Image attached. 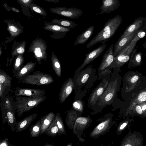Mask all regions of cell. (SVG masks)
I'll return each instance as SVG.
<instances>
[{
    "instance_id": "obj_1",
    "label": "cell",
    "mask_w": 146,
    "mask_h": 146,
    "mask_svg": "<svg viewBox=\"0 0 146 146\" xmlns=\"http://www.w3.org/2000/svg\"><path fill=\"white\" fill-rule=\"evenodd\" d=\"M122 21L121 17L118 15L107 21L103 28L86 44V47L90 48L99 42L106 43L113 36Z\"/></svg>"
},
{
    "instance_id": "obj_2",
    "label": "cell",
    "mask_w": 146,
    "mask_h": 146,
    "mask_svg": "<svg viewBox=\"0 0 146 146\" xmlns=\"http://www.w3.org/2000/svg\"><path fill=\"white\" fill-rule=\"evenodd\" d=\"M46 99V97L45 96L37 97L16 96V112L18 116L21 117L24 113L37 106Z\"/></svg>"
},
{
    "instance_id": "obj_3",
    "label": "cell",
    "mask_w": 146,
    "mask_h": 146,
    "mask_svg": "<svg viewBox=\"0 0 146 146\" xmlns=\"http://www.w3.org/2000/svg\"><path fill=\"white\" fill-rule=\"evenodd\" d=\"M113 44H112L104 53L100 64L97 68L98 80L104 78L109 79L111 72V66L115 58Z\"/></svg>"
},
{
    "instance_id": "obj_4",
    "label": "cell",
    "mask_w": 146,
    "mask_h": 146,
    "mask_svg": "<svg viewBox=\"0 0 146 146\" xmlns=\"http://www.w3.org/2000/svg\"><path fill=\"white\" fill-rule=\"evenodd\" d=\"M137 42L133 40L130 44L115 56L111 66L113 72L119 73L121 71V68L129 61L132 52L134 49Z\"/></svg>"
},
{
    "instance_id": "obj_5",
    "label": "cell",
    "mask_w": 146,
    "mask_h": 146,
    "mask_svg": "<svg viewBox=\"0 0 146 146\" xmlns=\"http://www.w3.org/2000/svg\"><path fill=\"white\" fill-rule=\"evenodd\" d=\"M98 77L96 69L91 65L82 69L79 72L74 73V85H83L93 83Z\"/></svg>"
},
{
    "instance_id": "obj_6",
    "label": "cell",
    "mask_w": 146,
    "mask_h": 146,
    "mask_svg": "<svg viewBox=\"0 0 146 146\" xmlns=\"http://www.w3.org/2000/svg\"><path fill=\"white\" fill-rule=\"evenodd\" d=\"M47 47V45L44 40L40 38H36L32 42L28 52L34 54L35 58L40 65L42 60H46Z\"/></svg>"
},
{
    "instance_id": "obj_7",
    "label": "cell",
    "mask_w": 146,
    "mask_h": 146,
    "mask_svg": "<svg viewBox=\"0 0 146 146\" xmlns=\"http://www.w3.org/2000/svg\"><path fill=\"white\" fill-rule=\"evenodd\" d=\"M54 81L53 78L50 74L37 71L32 74H29L21 82L27 84L42 86L49 85Z\"/></svg>"
},
{
    "instance_id": "obj_8",
    "label": "cell",
    "mask_w": 146,
    "mask_h": 146,
    "mask_svg": "<svg viewBox=\"0 0 146 146\" xmlns=\"http://www.w3.org/2000/svg\"><path fill=\"white\" fill-rule=\"evenodd\" d=\"M49 11L51 13L73 19H78L83 14L81 10L74 7H51Z\"/></svg>"
},
{
    "instance_id": "obj_9",
    "label": "cell",
    "mask_w": 146,
    "mask_h": 146,
    "mask_svg": "<svg viewBox=\"0 0 146 146\" xmlns=\"http://www.w3.org/2000/svg\"><path fill=\"white\" fill-rule=\"evenodd\" d=\"M106 45L107 44L106 43L102 44L97 48L86 54L85 55V58L83 63L76 70L74 73H77L80 72L88 64L99 56L104 51Z\"/></svg>"
},
{
    "instance_id": "obj_10",
    "label": "cell",
    "mask_w": 146,
    "mask_h": 146,
    "mask_svg": "<svg viewBox=\"0 0 146 146\" xmlns=\"http://www.w3.org/2000/svg\"><path fill=\"white\" fill-rule=\"evenodd\" d=\"M138 31L137 30L128 36L120 37L114 46L113 55L115 57L130 44Z\"/></svg>"
},
{
    "instance_id": "obj_11",
    "label": "cell",
    "mask_w": 146,
    "mask_h": 146,
    "mask_svg": "<svg viewBox=\"0 0 146 146\" xmlns=\"http://www.w3.org/2000/svg\"><path fill=\"white\" fill-rule=\"evenodd\" d=\"M45 91L43 89L17 88L14 91L16 96H25L37 97L44 96Z\"/></svg>"
},
{
    "instance_id": "obj_12",
    "label": "cell",
    "mask_w": 146,
    "mask_h": 146,
    "mask_svg": "<svg viewBox=\"0 0 146 146\" xmlns=\"http://www.w3.org/2000/svg\"><path fill=\"white\" fill-rule=\"evenodd\" d=\"M3 21L7 24V30L12 37H17L23 32L24 28L19 21L15 19L9 18Z\"/></svg>"
},
{
    "instance_id": "obj_13",
    "label": "cell",
    "mask_w": 146,
    "mask_h": 146,
    "mask_svg": "<svg viewBox=\"0 0 146 146\" xmlns=\"http://www.w3.org/2000/svg\"><path fill=\"white\" fill-rule=\"evenodd\" d=\"M75 86L73 79L70 77L62 85L59 95L60 103H63L71 94Z\"/></svg>"
},
{
    "instance_id": "obj_14",
    "label": "cell",
    "mask_w": 146,
    "mask_h": 146,
    "mask_svg": "<svg viewBox=\"0 0 146 146\" xmlns=\"http://www.w3.org/2000/svg\"><path fill=\"white\" fill-rule=\"evenodd\" d=\"M43 28L45 30L50 31L58 38L64 37L67 33L70 31V29L59 25L51 23L50 22L46 23Z\"/></svg>"
},
{
    "instance_id": "obj_15",
    "label": "cell",
    "mask_w": 146,
    "mask_h": 146,
    "mask_svg": "<svg viewBox=\"0 0 146 146\" xmlns=\"http://www.w3.org/2000/svg\"><path fill=\"white\" fill-rule=\"evenodd\" d=\"M142 74L137 71H130L127 72L124 75L123 79L129 87L135 86L143 77Z\"/></svg>"
},
{
    "instance_id": "obj_16",
    "label": "cell",
    "mask_w": 146,
    "mask_h": 146,
    "mask_svg": "<svg viewBox=\"0 0 146 146\" xmlns=\"http://www.w3.org/2000/svg\"><path fill=\"white\" fill-rule=\"evenodd\" d=\"M102 5L100 9L101 11L98 14L109 13L117 10L120 5L119 0H102Z\"/></svg>"
},
{
    "instance_id": "obj_17",
    "label": "cell",
    "mask_w": 146,
    "mask_h": 146,
    "mask_svg": "<svg viewBox=\"0 0 146 146\" xmlns=\"http://www.w3.org/2000/svg\"><path fill=\"white\" fill-rule=\"evenodd\" d=\"M36 63L32 61L28 62L17 74L15 76L21 81L26 78L32 71Z\"/></svg>"
},
{
    "instance_id": "obj_18",
    "label": "cell",
    "mask_w": 146,
    "mask_h": 146,
    "mask_svg": "<svg viewBox=\"0 0 146 146\" xmlns=\"http://www.w3.org/2000/svg\"><path fill=\"white\" fill-rule=\"evenodd\" d=\"M37 114V113L33 114L17 122L16 132H21L26 129L35 119Z\"/></svg>"
},
{
    "instance_id": "obj_19",
    "label": "cell",
    "mask_w": 146,
    "mask_h": 146,
    "mask_svg": "<svg viewBox=\"0 0 146 146\" xmlns=\"http://www.w3.org/2000/svg\"><path fill=\"white\" fill-rule=\"evenodd\" d=\"M142 52H137L136 49H134L132 52L128 64V68L139 66L142 63Z\"/></svg>"
},
{
    "instance_id": "obj_20",
    "label": "cell",
    "mask_w": 146,
    "mask_h": 146,
    "mask_svg": "<svg viewBox=\"0 0 146 146\" xmlns=\"http://www.w3.org/2000/svg\"><path fill=\"white\" fill-rule=\"evenodd\" d=\"M94 29V26L92 25L78 35L74 42V45L82 44L85 43L92 35Z\"/></svg>"
},
{
    "instance_id": "obj_21",
    "label": "cell",
    "mask_w": 146,
    "mask_h": 146,
    "mask_svg": "<svg viewBox=\"0 0 146 146\" xmlns=\"http://www.w3.org/2000/svg\"><path fill=\"white\" fill-rule=\"evenodd\" d=\"M56 117V114L50 112L40 118L41 129L40 135L44 133V131L48 127Z\"/></svg>"
},
{
    "instance_id": "obj_22",
    "label": "cell",
    "mask_w": 146,
    "mask_h": 146,
    "mask_svg": "<svg viewBox=\"0 0 146 146\" xmlns=\"http://www.w3.org/2000/svg\"><path fill=\"white\" fill-rule=\"evenodd\" d=\"M143 23L142 19H139L134 21L125 30L121 37H123L128 36L138 30Z\"/></svg>"
},
{
    "instance_id": "obj_23",
    "label": "cell",
    "mask_w": 146,
    "mask_h": 146,
    "mask_svg": "<svg viewBox=\"0 0 146 146\" xmlns=\"http://www.w3.org/2000/svg\"><path fill=\"white\" fill-rule=\"evenodd\" d=\"M50 22L52 24L59 25L70 29H73L78 25L74 21L61 19H54L52 20L51 22Z\"/></svg>"
},
{
    "instance_id": "obj_24",
    "label": "cell",
    "mask_w": 146,
    "mask_h": 146,
    "mask_svg": "<svg viewBox=\"0 0 146 146\" xmlns=\"http://www.w3.org/2000/svg\"><path fill=\"white\" fill-rule=\"evenodd\" d=\"M52 68L56 75L60 77L61 75L62 70L60 62L53 52L52 53L51 58Z\"/></svg>"
},
{
    "instance_id": "obj_25",
    "label": "cell",
    "mask_w": 146,
    "mask_h": 146,
    "mask_svg": "<svg viewBox=\"0 0 146 146\" xmlns=\"http://www.w3.org/2000/svg\"><path fill=\"white\" fill-rule=\"evenodd\" d=\"M19 3L22 8L23 14L29 19L31 18V13L30 12L29 6L30 4L35 0H17Z\"/></svg>"
},
{
    "instance_id": "obj_26",
    "label": "cell",
    "mask_w": 146,
    "mask_h": 146,
    "mask_svg": "<svg viewBox=\"0 0 146 146\" xmlns=\"http://www.w3.org/2000/svg\"><path fill=\"white\" fill-rule=\"evenodd\" d=\"M59 131L56 117L48 127L44 131V133L50 137H56Z\"/></svg>"
},
{
    "instance_id": "obj_27",
    "label": "cell",
    "mask_w": 146,
    "mask_h": 146,
    "mask_svg": "<svg viewBox=\"0 0 146 146\" xmlns=\"http://www.w3.org/2000/svg\"><path fill=\"white\" fill-rule=\"evenodd\" d=\"M26 42L23 41L13 49L12 53L11 58L9 60V66L12 62L14 57L19 54H23L25 51Z\"/></svg>"
},
{
    "instance_id": "obj_28",
    "label": "cell",
    "mask_w": 146,
    "mask_h": 146,
    "mask_svg": "<svg viewBox=\"0 0 146 146\" xmlns=\"http://www.w3.org/2000/svg\"><path fill=\"white\" fill-rule=\"evenodd\" d=\"M41 129L40 120H38L34 124L31 125L29 130L30 134L32 138L37 137L40 135Z\"/></svg>"
},
{
    "instance_id": "obj_29",
    "label": "cell",
    "mask_w": 146,
    "mask_h": 146,
    "mask_svg": "<svg viewBox=\"0 0 146 146\" xmlns=\"http://www.w3.org/2000/svg\"><path fill=\"white\" fill-rule=\"evenodd\" d=\"M8 124L11 127V130L13 131L16 130L17 123L15 113L13 109H7V114Z\"/></svg>"
},
{
    "instance_id": "obj_30",
    "label": "cell",
    "mask_w": 146,
    "mask_h": 146,
    "mask_svg": "<svg viewBox=\"0 0 146 146\" xmlns=\"http://www.w3.org/2000/svg\"><path fill=\"white\" fill-rule=\"evenodd\" d=\"M24 62L23 54H19L15 58L13 64V72L16 74L22 68Z\"/></svg>"
},
{
    "instance_id": "obj_31",
    "label": "cell",
    "mask_w": 146,
    "mask_h": 146,
    "mask_svg": "<svg viewBox=\"0 0 146 146\" xmlns=\"http://www.w3.org/2000/svg\"><path fill=\"white\" fill-rule=\"evenodd\" d=\"M110 120H107L99 124L92 132L93 135L100 134L108 128L109 125Z\"/></svg>"
},
{
    "instance_id": "obj_32",
    "label": "cell",
    "mask_w": 146,
    "mask_h": 146,
    "mask_svg": "<svg viewBox=\"0 0 146 146\" xmlns=\"http://www.w3.org/2000/svg\"><path fill=\"white\" fill-rule=\"evenodd\" d=\"M12 79V78L6 72L0 70V84H2L6 88L10 85Z\"/></svg>"
},
{
    "instance_id": "obj_33",
    "label": "cell",
    "mask_w": 146,
    "mask_h": 146,
    "mask_svg": "<svg viewBox=\"0 0 146 146\" xmlns=\"http://www.w3.org/2000/svg\"><path fill=\"white\" fill-rule=\"evenodd\" d=\"M29 9L31 11L37 13L43 17H46L47 15L46 12L42 7L33 2L30 4Z\"/></svg>"
},
{
    "instance_id": "obj_34",
    "label": "cell",
    "mask_w": 146,
    "mask_h": 146,
    "mask_svg": "<svg viewBox=\"0 0 146 146\" xmlns=\"http://www.w3.org/2000/svg\"><path fill=\"white\" fill-rule=\"evenodd\" d=\"M56 118L59 131L58 133L59 135L64 134L66 131L63 120L60 117V114L57 113L56 114Z\"/></svg>"
},
{
    "instance_id": "obj_35",
    "label": "cell",
    "mask_w": 146,
    "mask_h": 146,
    "mask_svg": "<svg viewBox=\"0 0 146 146\" xmlns=\"http://www.w3.org/2000/svg\"><path fill=\"white\" fill-rule=\"evenodd\" d=\"M145 32L143 31H141L138 32L137 34L133 39V40L137 42L140 39L143 38L145 35Z\"/></svg>"
},
{
    "instance_id": "obj_36",
    "label": "cell",
    "mask_w": 146,
    "mask_h": 146,
    "mask_svg": "<svg viewBox=\"0 0 146 146\" xmlns=\"http://www.w3.org/2000/svg\"><path fill=\"white\" fill-rule=\"evenodd\" d=\"M138 100L140 102H143L146 100V92H143L139 95L138 97Z\"/></svg>"
},
{
    "instance_id": "obj_37",
    "label": "cell",
    "mask_w": 146,
    "mask_h": 146,
    "mask_svg": "<svg viewBox=\"0 0 146 146\" xmlns=\"http://www.w3.org/2000/svg\"><path fill=\"white\" fill-rule=\"evenodd\" d=\"M76 122L80 124L84 125L87 123V120L86 118L83 117L78 118L76 120Z\"/></svg>"
},
{
    "instance_id": "obj_38",
    "label": "cell",
    "mask_w": 146,
    "mask_h": 146,
    "mask_svg": "<svg viewBox=\"0 0 146 146\" xmlns=\"http://www.w3.org/2000/svg\"><path fill=\"white\" fill-rule=\"evenodd\" d=\"M10 145H9L8 142V139L7 138H5L2 140L1 141L0 143V146H9Z\"/></svg>"
},
{
    "instance_id": "obj_39",
    "label": "cell",
    "mask_w": 146,
    "mask_h": 146,
    "mask_svg": "<svg viewBox=\"0 0 146 146\" xmlns=\"http://www.w3.org/2000/svg\"><path fill=\"white\" fill-rule=\"evenodd\" d=\"M5 87L2 84H0V96L1 98V100H2L3 96V94L4 92Z\"/></svg>"
},
{
    "instance_id": "obj_40",
    "label": "cell",
    "mask_w": 146,
    "mask_h": 146,
    "mask_svg": "<svg viewBox=\"0 0 146 146\" xmlns=\"http://www.w3.org/2000/svg\"><path fill=\"white\" fill-rule=\"evenodd\" d=\"M73 106L75 108L77 109L80 110L81 109V106L80 104L77 102H74L73 104Z\"/></svg>"
},
{
    "instance_id": "obj_41",
    "label": "cell",
    "mask_w": 146,
    "mask_h": 146,
    "mask_svg": "<svg viewBox=\"0 0 146 146\" xmlns=\"http://www.w3.org/2000/svg\"><path fill=\"white\" fill-rule=\"evenodd\" d=\"M113 96L112 94L110 93L107 94L105 97V100L107 101H108L110 100L112 98Z\"/></svg>"
},
{
    "instance_id": "obj_42",
    "label": "cell",
    "mask_w": 146,
    "mask_h": 146,
    "mask_svg": "<svg viewBox=\"0 0 146 146\" xmlns=\"http://www.w3.org/2000/svg\"><path fill=\"white\" fill-rule=\"evenodd\" d=\"M136 110L138 114H141L142 113V110L139 106H136Z\"/></svg>"
},
{
    "instance_id": "obj_43",
    "label": "cell",
    "mask_w": 146,
    "mask_h": 146,
    "mask_svg": "<svg viewBox=\"0 0 146 146\" xmlns=\"http://www.w3.org/2000/svg\"><path fill=\"white\" fill-rule=\"evenodd\" d=\"M10 11L16 13H19L20 11L18 9L14 7H10Z\"/></svg>"
},
{
    "instance_id": "obj_44",
    "label": "cell",
    "mask_w": 146,
    "mask_h": 146,
    "mask_svg": "<svg viewBox=\"0 0 146 146\" xmlns=\"http://www.w3.org/2000/svg\"><path fill=\"white\" fill-rule=\"evenodd\" d=\"M45 1L49 2H52L54 3H58L60 2L59 0H43Z\"/></svg>"
},
{
    "instance_id": "obj_45",
    "label": "cell",
    "mask_w": 146,
    "mask_h": 146,
    "mask_svg": "<svg viewBox=\"0 0 146 146\" xmlns=\"http://www.w3.org/2000/svg\"><path fill=\"white\" fill-rule=\"evenodd\" d=\"M3 6H4V8L5 9L8 11H10V7L8 5V4L5 3H4Z\"/></svg>"
},
{
    "instance_id": "obj_46",
    "label": "cell",
    "mask_w": 146,
    "mask_h": 146,
    "mask_svg": "<svg viewBox=\"0 0 146 146\" xmlns=\"http://www.w3.org/2000/svg\"><path fill=\"white\" fill-rule=\"evenodd\" d=\"M127 123H124L122 124L120 127V128L121 130L123 129L127 125Z\"/></svg>"
},
{
    "instance_id": "obj_47",
    "label": "cell",
    "mask_w": 146,
    "mask_h": 146,
    "mask_svg": "<svg viewBox=\"0 0 146 146\" xmlns=\"http://www.w3.org/2000/svg\"><path fill=\"white\" fill-rule=\"evenodd\" d=\"M44 146H54V145L52 144L46 143L44 145Z\"/></svg>"
},
{
    "instance_id": "obj_48",
    "label": "cell",
    "mask_w": 146,
    "mask_h": 146,
    "mask_svg": "<svg viewBox=\"0 0 146 146\" xmlns=\"http://www.w3.org/2000/svg\"><path fill=\"white\" fill-rule=\"evenodd\" d=\"M146 109V105H145L143 106L142 108V111H144Z\"/></svg>"
},
{
    "instance_id": "obj_49",
    "label": "cell",
    "mask_w": 146,
    "mask_h": 146,
    "mask_svg": "<svg viewBox=\"0 0 146 146\" xmlns=\"http://www.w3.org/2000/svg\"><path fill=\"white\" fill-rule=\"evenodd\" d=\"M144 47L146 48V41L145 42V43L144 44Z\"/></svg>"
},
{
    "instance_id": "obj_50",
    "label": "cell",
    "mask_w": 146,
    "mask_h": 146,
    "mask_svg": "<svg viewBox=\"0 0 146 146\" xmlns=\"http://www.w3.org/2000/svg\"><path fill=\"white\" fill-rule=\"evenodd\" d=\"M1 48H0V56L1 55V51H2L1 50Z\"/></svg>"
},
{
    "instance_id": "obj_51",
    "label": "cell",
    "mask_w": 146,
    "mask_h": 146,
    "mask_svg": "<svg viewBox=\"0 0 146 146\" xmlns=\"http://www.w3.org/2000/svg\"><path fill=\"white\" fill-rule=\"evenodd\" d=\"M145 56H146V55H145Z\"/></svg>"
},
{
    "instance_id": "obj_52",
    "label": "cell",
    "mask_w": 146,
    "mask_h": 146,
    "mask_svg": "<svg viewBox=\"0 0 146 146\" xmlns=\"http://www.w3.org/2000/svg\"></svg>"
}]
</instances>
